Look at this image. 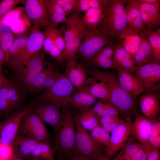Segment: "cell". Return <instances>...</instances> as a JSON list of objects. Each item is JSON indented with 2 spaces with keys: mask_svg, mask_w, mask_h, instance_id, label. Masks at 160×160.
I'll list each match as a JSON object with an SVG mask.
<instances>
[{
  "mask_svg": "<svg viewBox=\"0 0 160 160\" xmlns=\"http://www.w3.org/2000/svg\"><path fill=\"white\" fill-rule=\"evenodd\" d=\"M109 0H79L76 12H85L92 8H104L107 5Z\"/></svg>",
  "mask_w": 160,
  "mask_h": 160,
  "instance_id": "60d3db41",
  "label": "cell"
},
{
  "mask_svg": "<svg viewBox=\"0 0 160 160\" xmlns=\"http://www.w3.org/2000/svg\"><path fill=\"white\" fill-rule=\"evenodd\" d=\"M113 62L115 65L121 67L132 74L137 68L133 58L120 43L118 44L115 47Z\"/></svg>",
  "mask_w": 160,
  "mask_h": 160,
  "instance_id": "4316f807",
  "label": "cell"
},
{
  "mask_svg": "<svg viewBox=\"0 0 160 160\" xmlns=\"http://www.w3.org/2000/svg\"><path fill=\"white\" fill-rule=\"evenodd\" d=\"M96 102L92 108L94 112L100 119L102 116L103 112L106 107L107 101H103Z\"/></svg>",
  "mask_w": 160,
  "mask_h": 160,
  "instance_id": "f5cc1de1",
  "label": "cell"
},
{
  "mask_svg": "<svg viewBox=\"0 0 160 160\" xmlns=\"http://www.w3.org/2000/svg\"><path fill=\"white\" fill-rule=\"evenodd\" d=\"M79 0H56L66 16L75 12Z\"/></svg>",
  "mask_w": 160,
  "mask_h": 160,
  "instance_id": "f6af8a7d",
  "label": "cell"
},
{
  "mask_svg": "<svg viewBox=\"0 0 160 160\" xmlns=\"http://www.w3.org/2000/svg\"><path fill=\"white\" fill-rule=\"evenodd\" d=\"M96 102V98L83 87L72 94L71 108H74L80 113L91 108Z\"/></svg>",
  "mask_w": 160,
  "mask_h": 160,
  "instance_id": "484cf974",
  "label": "cell"
},
{
  "mask_svg": "<svg viewBox=\"0 0 160 160\" xmlns=\"http://www.w3.org/2000/svg\"><path fill=\"white\" fill-rule=\"evenodd\" d=\"M126 2V0H109L104 8L100 28L105 29L111 38L118 39L121 33L128 26L125 9Z\"/></svg>",
  "mask_w": 160,
  "mask_h": 160,
  "instance_id": "3957f363",
  "label": "cell"
},
{
  "mask_svg": "<svg viewBox=\"0 0 160 160\" xmlns=\"http://www.w3.org/2000/svg\"><path fill=\"white\" fill-rule=\"evenodd\" d=\"M146 160H160L159 150L156 149L152 150L147 156Z\"/></svg>",
  "mask_w": 160,
  "mask_h": 160,
  "instance_id": "9f6ffc18",
  "label": "cell"
},
{
  "mask_svg": "<svg viewBox=\"0 0 160 160\" xmlns=\"http://www.w3.org/2000/svg\"><path fill=\"white\" fill-rule=\"evenodd\" d=\"M44 39V32L32 26L25 48L17 57L8 63L10 67L16 70L42 49Z\"/></svg>",
  "mask_w": 160,
  "mask_h": 160,
  "instance_id": "8fae6325",
  "label": "cell"
},
{
  "mask_svg": "<svg viewBox=\"0 0 160 160\" xmlns=\"http://www.w3.org/2000/svg\"><path fill=\"white\" fill-rule=\"evenodd\" d=\"M153 120L137 114L132 127V136L143 146L147 156L152 150L149 139Z\"/></svg>",
  "mask_w": 160,
  "mask_h": 160,
  "instance_id": "9a60e30c",
  "label": "cell"
},
{
  "mask_svg": "<svg viewBox=\"0 0 160 160\" xmlns=\"http://www.w3.org/2000/svg\"><path fill=\"white\" fill-rule=\"evenodd\" d=\"M74 90L65 76L61 74L53 85L41 94L39 99L53 103L62 109L70 108Z\"/></svg>",
  "mask_w": 160,
  "mask_h": 160,
  "instance_id": "52a82bcc",
  "label": "cell"
},
{
  "mask_svg": "<svg viewBox=\"0 0 160 160\" xmlns=\"http://www.w3.org/2000/svg\"><path fill=\"white\" fill-rule=\"evenodd\" d=\"M141 41L137 53L133 57L136 67L156 62L154 57L152 50L147 37L144 32L140 35Z\"/></svg>",
  "mask_w": 160,
  "mask_h": 160,
  "instance_id": "d4e9b609",
  "label": "cell"
},
{
  "mask_svg": "<svg viewBox=\"0 0 160 160\" xmlns=\"http://www.w3.org/2000/svg\"><path fill=\"white\" fill-rule=\"evenodd\" d=\"M25 160H43L39 158H38L33 157L32 156H30V157L26 159ZM57 160H65L61 158H58L57 159Z\"/></svg>",
  "mask_w": 160,
  "mask_h": 160,
  "instance_id": "6125c7cd",
  "label": "cell"
},
{
  "mask_svg": "<svg viewBox=\"0 0 160 160\" xmlns=\"http://www.w3.org/2000/svg\"><path fill=\"white\" fill-rule=\"evenodd\" d=\"M54 155L52 146L45 143L38 142L31 156L43 160H57Z\"/></svg>",
  "mask_w": 160,
  "mask_h": 160,
  "instance_id": "74e56055",
  "label": "cell"
},
{
  "mask_svg": "<svg viewBox=\"0 0 160 160\" xmlns=\"http://www.w3.org/2000/svg\"><path fill=\"white\" fill-rule=\"evenodd\" d=\"M75 120V138L72 158L81 155L91 160H97L103 154L106 147L95 140Z\"/></svg>",
  "mask_w": 160,
  "mask_h": 160,
  "instance_id": "8992f818",
  "label": "cell"
},
{
  "mask_svg": "<svg viewBox=\"0 0 160 160\" xmlns=\"http://www.w3.org/2000/svg\"><path fill=\"white\" fill-rule=\"evenodd\" d=\"M70 160H91L87 157L81 155L72 157Z\"/></svg>",
  "mask_w": 160,
  "mask_h": 160,
  "instance_id": "91938a15",
  "label": "cell"
},
{
  "mask_svg": "<svg viewBox=\"0 0 160 160\" xmlns=\"http://www.w3.org/2000/svg\"><path fill=\"white\" fill-rule=\"evenodd\" d=\"M117 79L121 88L134 98L143 92V89L135 76L128 71L115 65Z\"/></svg>",
  "mask_w": 160,
  "mask_h": 160,
  "instance_id": "ffe728a7",
  "label": "cell"
},
{
  "mask_svg": "<svg viewBox=\"0 0 160 160\" xmlns=\"http://www.w3.org/2000/svg\"><path fill=\"white\" fill-rule=\"evenodd\" d=\"M87 71L92 77L103 82L107 85L109 91L108 101L124 118L131 115L137 114L134 98L121 88L116 74L92 66L89 67Z\"/></svg>",
  "mask_w": 160,
  "mask_h": 160,
  "instance_id": "6da1fadb",
  "label": "cell"
},
{
  "mask_svg": "<svg viewBox=\"0 0 160 160\" xmlns=\"http://www.w3.org/2000/svg\"><path fill=\"white\" fill-rule=\"evenodd\" d=\"M24 4L25 12L33 27L39 29L48 26L45 0H25Z\"/></svg>",
  "mask_w": 160,
  "mask_h": 160,
  "instance_id": "2e32d148",
  "label": "cell"
},
{
  "mask_svg": "<svg viewBox=\"0 0 160 160\" xmlns=\"http://www.w3.org/2000/svg\"><path fill=\"white\" fill-rule=\"evenodd\" d=\"M139 11L145 28L149 30L158 29L160 25V6L128 0Z\"/></svg>",
  "mask_w": 160,
  "mask_h": 160,
  "instance_id": "e0dca14e",
  "label": "cell"
},
{
  "mask_svg": "<svg viewBox=\"0 0 160 160\" xmlns=\"http://www.w3.org/2000/svg\"><path fill=\"white\" fill-rule=\"evenodd\" d=\"M87 69L83 64L78 62L76 56L67 60L64 75L73 87L78 90L82 87L87 79Z\"/></svg>",
  "mask_w": 160,
  "mask_h": 160,
  "instance_id": "ac0fdd59",
  "label": "cell"
},
{
  "mask_svg": "<svg viewBox=\"0 0 160 160\" xmlns=\"http://www.w3.org/2000/svg\"><path fill=\"white\" fill-rule=\"evenodd\" d=\"M138 1L144 3L151 4L154 5L160 6L159 0H137Z\"/></svg>",
  "mask_w": 160,
  "mask_h": 160,
  "instance_id": "6f0895ef",
  "label": "cell"
},
{
  "mask_svg": "<svg viewBox=\"0 0 160 160\" xmlns=\"http://www.w3.org/2000/svg\"><path fill=\"white\" fill-rule=\"evenodd\" d=\"M16 151L15 154L12 160H26L21 156L18 152L16 150Z\"/></svg>",
  "mask_w": 160,
  "mask_h": 160,
  "instance_id": "94428289",
  "label": "cell"
},
{
  "mask_svg": "<svg viewBox=\"0 0 160 160\" xmlns=\"http://www.w3.org/2000/svg\"><path fill=\"white\" fill-rule=\"evenodd\" d=\"M59 64L62 65L64 61L63 57V52L54 45L50 50L48 54Z\"/></svg>",
  "mask_w": 160,
  "mask_h": 160,
  "instance_id": "f907efd6",
  "label": "cell"
},
{
  "mask_svg": "<svg viewBox=\"0 0 160 160\" xmlns=\"http://www.w3.org/2000/svg\"><path fill=\"white\" fill-rule=\"evenodd\" d=\"M3 75H4L2 71H0V77Z\"/></svg>",
  "mask_w": 160,
  "mask_h": 160,
  "instance_id": "e7e4bbea",
  "label": "cell"
},
{
  "mask_svg": "<svg viewBox=\"0 0 160 160\" xmlns=\"http://www.w3.org/2000/svg\"><path fill=\"white\" fill-rule=\"evenodd\" d=\"M115 47L113 43L102 48L88 63L91 66L104 69H115L113 57Z\"/></svg>",
  "mask_w": 160,
  "mask_h": 160,
  "instance_id": "44dd1931",
  "label": "cell"
},
{
  "mask_svg": "<svg viewBox=\"0 0 160 160\" xmlns=\"http://www.w3.org/2000/svg\"><path fill=\"white\" fill-rule=\"evenodd\" d=\"M81 13L74 12L68 17L59 30L63 34L65 46L63 53L64 61L76 56L86 26Z\"/></svg>",
  "mask_w": 160,
  "mask_h": 160,
  "instance_id": "277c9868",
  "label": "cell"
},
{
  "mask_svg": "<svg viewBox=\"0 0 160 160\" xmlns=\"http://www.w3.org/2000/svg\"><path fill=\"white\" fill-rule=\"evenodd\" d=\"M119 113L117 109L108 101H107L101 117L105 116L118 117H119Z\"/></svg>",
  "mask_w": 160,
  "mask_h": 160,
  "instance_id": "816d5d0a",
  "label": "cell"
},
{
  "mask_svg": "<svg viewBox=\"0 0 160 160\" xmlns=\"http://www.w3.org/2000/svg\"><path fill=\"white\" fill-rule=\"evenodd\" d=\"M25 0H1L0 1V19L6 13L20 4H24Z\"/></svg>",
  "mask_w": 160,
  "mask_h": 160,
  "instance_id": "bcb514c9",
  "label": "cell"
},
{
  "mask_svg": "<svg viewBox=\"0 0 160 160\" xmlns=\"http://www.w3.org/2000/svg\"><path fill=\"white\" fill-rule=\"evenodd\" d=\"M16 152L13 145H5L0 143V160H12Z\"/></svg>",
  "mask_w": 160,
  "mask_h": 160,
  "instance_id": "c3c4849f",
  "label": "cell"
},
{
  "mask_svg": "<svg viewBox=\"0 0 160 160\" xmlns=\"http://www.w3.org/2000/svg\"><path fill=\"white\" fill-rule=\"evenodd\" d=\"M32 25L25 12L10 25L9 29L15 37L28 34Z\"/></svg>",
  "mask_w": 160,
  "mask_h": 160,
  "instance_id": "1f68e13d",
  "label": "cell"
},
{
  "mask_svg": "<svg viewBox=\"0 0 160 160\" xmlns=\"http://www.w3.org/2000/svg\"><path fill=\"white\" fill-rule=\"evenodd\" d=\"M133 122L130 116L124 118L111 133L110 148H106L105 155L109 159L123 147L132 136Z\"/></svg>",
  "mask_w": 160,
  "mask_h": 160,
  "instance_id": "7c38bea8",
  "label": "cell"
},
{
  "mask_svg": "<svg viewBox=\"0 0 160 160\" xmlns=\"http://www.w3.org/2000/svg\"><path fill=\"white\" fill-rule=\"evenodd\" d=\"M143 32L152 48L156 61L160 63V28L155 31L145 28Z\"/></svg>",
  "mask_w": 160,
  "mask_h": 160,
  "instance_id": "d590c367",
  "label": "cell"
},
{
  "mask_svg": "<svg viewBox=\"0 0 160 160\" xmlns=\"http://www.w3.org/2000/svg\"><path fill=\"white\" fill-rule=\"evenodd\" d=\"M46 55L42 49L15 70L20 81L29 89L45 65Z\"/></svg>",
  "mask_w": 160,
  "mask_h": 160,
  "instance_id": "30bf717a",
  "label": "cell"
},
{
  "mask_svg": "<svg viewBox=\"0 0 160 160\" xmlns=\"http://www.w3.org/2000/svg\"><path fill=\"white\" fill-rule=\"evenodd\" d=\"M19 132L20 134L52 147V142L49 132L43 122L33 109L23 118Z\"/></svg>",
  "mask_w": 160,
  "mask_h": 160,
  "instance_id": "ba28073f",
  "label": "cell"
},
{
  "mask_svg": "<svg viewBox=\"0 0 160 160\" xmlns=\"http://www.w3.org/2000/svg\"><path fill=\"white\" fill-rule=\"evenodd\" d=\"M96 99L108 101L109 91L107 85L101 81L97 82L92 77L87 78L83 86Z\"/></svg>",
  "mask_w": 160,
  "mask_h": 160,
  "instance_id": "f1b7e54d",
  "label": "cell"
},
{
  "mask_svg": "<svg viewBox=\"0 0 160 160\" xmlns=\"http://www.w3.org/2000/svg\"><path fill=\"white\" fill-rule=\"evenodd\" d=\"M52 29L54 44L63 53L65 46V41L64 35L59 29Z\"/></svg>",
  "mask_w": 160,
  "mask_h": 160,
  "instance_id": "681fc988",
  "label": "cell"
},
{
  "mask_svg": "<svg viewBox=\"0 0 160 160\" xmlns=\"http://www.w3.org/2000/svg\"><path fill=\"white\" fill-rule=\"evenodd\" d=\"M150 146L153 149H160V120L159 118L154 119L149 137Z\"/></svg>",
  "mask_w": 160,
  "mask_h": 160,
  "instance_id": "b9f144b4",
  "label": "cell"
},
{
  "mask_svg": "<svg viewBox=\"0 0 160 160\" xmlns=\"http://www.w3.org/2000/svg\"><path fill=\"white\" fill-rule=\"evenodd\" d=\"M125 9L128 26L140 35L143 32L145 27L139 10L128 0H126Z\"/></svg>",
  "mask_w": 160,
  "mask_h": 160,
  "instance_id": "f546056e",
  "label": "cell"
},
{
  "mask_svg": "<svg viewBox=\"0 0 160 160\" xmlns=\"http://www.w3.org/2000/svg\"><path fill=\"white\" fill-rule=\"evenodd\" d=\"M38 143L29 137L18 134L12 145L21 156L26 159L31 156Z\"/></svg>",
  "mask_w": 160,
  "mask_h": 160,
  "instance_id": "83f0119b",
  "label": "cell"
},
{
  "mask_svg": "<svg viewBox=\"0 0 160 160\" xmlns=\"http://www.w3.org/2000/svg\"><path fill=\"white\" fill-rule=\"evenodd\" d=\"M62 120L58 130L54 133L52 148L55 155L65 160H71L75 143V116L69 108L62 109Z\"/></svg>",
  "mask_w": 160,
  "mask_h": 160,
  "instance_id": "7a4b0ae2",
  "label": "cell"
},
{
  "mask_svg": "<svg viewBox=\"0 0 160 160\" xmlns=\"http://www.w3.org/2000/svg\"><path fill=\"white\" fill-rule=\"evenodd\" d=\"M45 27L43 49L46 54H48L51 48L54 45L52 29L49 27Z\"/></svg>",
  "mask_w": 160,
  "mask_h": 160,
  "instance_id": "7dc6e473",
  "label": "cell"
},
{
  "mask_svg": "<svg viewBox=\"0 0 160 160\" xmlns=\"http://www.w3.org/2000/svg\"><path fill=\"white\" fill-rule=\"evenodd\" d=\"M120 44L133 58L139 49L141 41L139 35L128 26L120 34Z\"/></svg>",
  "mask_w": 160,
  "mask_h": 160,
  "instance_id": "cb8c5ba5",
  "label": "cell"
},
{
  "mask_svg": "<svg viewBox=\"0 0 160 160\" xmlns=\"http://www.w3.org/2000/svg\"><path fill=\"white\" fill-rule=\"evenodd\" d=\"M122 120L119 117H103L100 119L99 125L104 130L110 134Z\"/></svg>",
  "mask_w": 160,
  "mask_h": 160,
  "instance_id": "ee69618b",
  "label": "cell"
},
{
  "mask_svg": "<svg viewBox=\"0 0 160 160\" xmlns=\"http://www.w3.org/2000/svg\"><path fill=\"white\" fill-rule=\"evenodd\" d=\"M24 7H16L6 13L0 19V31H10L9 26L24 12Z\"/></svg>",
  "mask_w": 160,
  "mask_h": 160,
  "instance_id": "e575fe53",
  "label": "cell"
},
{
  "mask_svg": "<svg viewBox=\"0 0 160 160\" xmlns=\"http://www.w3.org/2000/svg\"><path fill=\"white\" fill-rule=\"evenodd\" d=\"M61 109L53 103L41 101L33 109L44 123L52 127L55 133L60 129L62 124V114Z\"/></svg>",
  "mask_w": 160,
  "mask_h": 160,
  "instance_id": "5bb4252c",
  "label": "cell"
},
{
  "mask_svg": "<svg viewBox=\"0 0 160 160\" xmlns=\"http://www.w3.org/2000/svg\"><path fill=\"white\" fill-rule=\"evenodd\" d=\"M5 63L4 53L0 47V71H2V66Z\"/></svg>",
  "mask_w": 160,
  "mask_h": 160,
  "instance_id": "680465c9",
  "label": "cell"
},
{
  "mask_svg": "<svg viewBox=\"0 0 160 160\" xmlns=\"http://www.w3.org/2000/svg\"><path fill=\"white\" fill-rule=\"evenodd\" d=\"M90 132V134L97 141L105 146L106 148L110 147V135L99 125L95 127Z\"/></svg>",
  "mask_w": 160,
  "mask_h": 160,
  "instance_id": "7bdbcfd3",
  "label": "cell"
},
{
  "mask_svg": "<svg viewBox=\"0 0 160 160\" xmlns=\"http://www.w3.org/2000/svg\"><path fill=\"white\" fill-rule=\"evenodd\" d=\"M134 73L143 92L149 93L159 91L160 63L153 62L137 67Z\"/></svg>",
  "mask_w": 160,
  "mask_h": 160,
  "instance_id": "9c48e42d",
  "label": "cell"
},
{
  "mask_svg": "<svg viewBox=\"0 0 160 160\" xmlns=\"http://www.w3.org/2000/svg\"><path fill=\"white\" fill-rule=\"evenodd\" d=\"M113 43L106 30L93 29L86 26L77 53L81 59L88 63L102 48Z\"/></svg>",
  "mask_w": 160,
  "mask_h": 160,
  "instance_id": "5b68a950",
  "label": "cell"
},
{
  "mask_svg": "<svg viewBox=\"0 0 160 160\" xmlns=\"http://www.w3.org/2000/svg\"><path fill=\"white\" fill-rule=\"evenodd\" d=\"M104 8H91L82 16V21L87 27L93 29L97 28L103 16Z\"/></svg>",
  "mask_w": 160,
  "mask_h": 160,
  "instance_id": "d6a6232c",
  "label": "cell"
},
{
  "mask_svg": "<svg viewBox=\"0 0 160 160\" xmlns=\"http://www.w3.org/2000/svg\"><path fill=\"white\" fill-rule=\"evenodd\" d=\"M139 104L143 116L151 120L156 117L160 106L159 96L156 93H147L142 95Z\"/></svg>",
  "mask_w": 160,
  "mask_h": 160,
  "instance_id": "7402d4cb",
  "label": "cell"
},
{
  "mask_svg": "<svg viewBox=\"0 0 160 160\" xmlns=\"http://www.w3.org/2000/svg\"><path fill=\"white\" fill-rule=\"evenodd\" d=\"M13 86H17V85L11 79L7 78L4 75L0 77V89Z\"/></svg>",
  "mask_w": 160,
  "mask_h": 160,
  "instance_id": "11a10c76",
  "label": "cell"
},
{
  "mask_svg": "<svg viewBox=\"0 0 160 160\" xmlns=\"http://www.w3.org/2000/svg\"><path fill=\"white\" fill-rule=\"evenodd\" d=\"M15 38L10 31H0V47L5 55V63L9 60V50Z\"/></svg>",
  "mask_w": 160,
  "mask_h": 160,
  "instance_id": "ab89813d",
  "label": "cell"
},
{
  "mask_svg": "<svg viewBox=\"0 0 160 160\" xmlns=\"http://www.w3.org/2000/svg\"><path fill=\"white\" fill-rule=\"evenodd\" d=\"M28 34L15 37L9 50L8 63L17 57L23 51L28 42Z\"/></svg>",
  "mask_w": 160,
  "mask_h": 160,
  "instance_id": "f35d334b",
  "label": "cell"
},
{
  "mask_svg": "<svg viewBox=\"0 0 160 160\" xmlns=\"http://www.w3.org/2000/svg\"><path fill=\"white\" fill-rule=\"evenodd\" d=\"M97 160H110V159L105 155L102 154L98 158Z\"/></svg>",
  "mask_w": 160,
  "mask_h": 160,
  "instance_id": "be15d7a7",
  "label": "cell"
},
{
  "mask_svg": "<svg viewBox=\"0 0 160 160\" xmlns=\"http://www.w3.org/2000/svg\"><path fill=\"white\" fill-rule=\"evenodd\" d=\"M23 95L16 86L3 87L0 89V98L5 99L15 107L23 100Z\"/></svg>",
  "mask_w": 160,
  "mask_h": 160,
  "instance_id": "8d00e7d4",
  "label": "cell"
},
{
  "mask_svg": "<svg viewBox=\"0 0 160 160\" xmlns=\"http://www.w3.org/2000/svg\"><path fill=\"white\" fill-rule=\"evenodd\" d=\"M35 103V102L32 103L19 113L0 123V143L12 145L18 135L23 118L33 109Z\"/></svg>",
  "mask_w": 160,
  "mask_h": 160,
  "instance_id": "4fadbf2b",
  "label": "cell"
},
{
  "mask_svg": "<svg viewBox=\"0 0 160 160\" xmlns=\"http://www.w3.org/2000/svg\"><path fill=\"white\" fill-rule=\"evenodd\" d=\"M56 70L52 63L46 61L45 66L36 78L29 90L36 91L43 89L45 82L51 74Z\"/></svg>",
  "mask_w": 160,
  "mask_h": 160,
  "instance_id": "836d02e7",
  "label": "cell"
},
{
  "mask_svg": "<svg viewBox=\"0 0 160 160\" xmlns=\"http://www.w3.org/2000/svg\"><path fill=\"white\" fill-rule=\"evenodd\" d=\"M147 157L143 146L132 136L112 160H146Z\"/></svg>",
  "mask_w": 160,
  "mask_h": 160,
  "instance_id": "d6986e66",
  "label": "cell"
},
{
  "mask_svg": "<svg viewBox=\"0 0 160 160\" xmlns=\"http://www.w3.org/2000/svg\"><path fill=\"white\" fill-rule=\"evenodd\" d=\"M49 27L57 29L60 24L65 23L67 17L60 6L56 0H45Z\"/></svg>",
  "mask_w": 160,
  "mask_h": 160,
  "instance_id": "603a6c76",
  "label": "cell"
},
{
  "mask_svg": "<svg viewBox=\"0 0 160 160\" xmlns=\"http://www.w3.org/2000/svg\"><path fill=\"white\" fill-rule=\"evenodd\" d=\"M74 116L76 120L80 126L86 131H90L99 125L100 119L92 108L80 112Z\"/></svg>",
  "mask_w": 160,
  "mask_h": 160,
  "instance_id": "4dcf8cb0",
  "label": "cell"
},
{
  "mask_svg": "<svg viewBox=\"0 0 160 160\" xmlns=\"http://www.w3.org/2000/svg\"><path fill=\"white\" fill-rule=\"evenodd\" d=\"M15 107L7 100L0 98V115L12 110Z\"/></svg>",
  "mask_w": 160,
  "mask_h": 160,
  "instance_id": "db71d44e",
  "label": "cell"
}]
</instances>
